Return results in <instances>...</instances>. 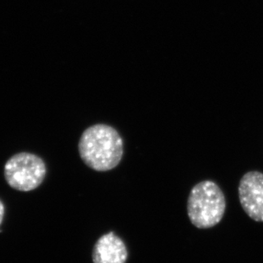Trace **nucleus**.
Returning <instances> with one entry per match:
<instances>
[{
  "label": "nucleus",
  "mask_w": 263,
  "mask_h": 263,
  "mask_svg": "<svg viewBox=\"0 0 263 263\" xmlns=\"http://www.w3.org/2000/svg\"><path fill=\"white\" fill-rule=\"evenodd\" d=\"M79 152L89 168L96 172H108L121 161L124 142L115 128L107 124H95L83 132Z\"/></svg>",
  "instance_id": "f257e3e1"
},
{
  "label": "nucleus",
  "mask_w": 263,
  "mask_h": 263,
  "mask_svg": "<svg viewBox=\"0 0 263 263\" xmlns=\"http://www.w3.org/2000/svg\"><path fill=\"white\" fill-rule=\"evenodd\" d=\"M225 208L223 193L213 181L199 182L189 194L187 214L192 223L198 229L216 226L223 217Z\"/></svg>",
  "instance_id": "f03ea898"
},
{
  "label": "nucleus",
  "mask_w": 263,
  "mask_h": 263,
  "mask_svg": "<svg viewBox=\"0 0 263 263\" xmlns=\"http://www.w3.org/2000/svg\"><path fill=\"white\" fill-rule=\"evenodd\" d=\"M46 176V165L40 157L20 153L8 159L5 165L7 183L17 191L29 192L42 184Z\"/></svg>",
  "instance_id": "7ed1b4c3"
},
{
  "label": "nucleus",
  "mask_w": 263,
  "mask_h": 263,
  "mask_svg": "<svg viewBox=\"0 0 263 263\" xmlns=\"http://www.w3.org/2000/svg\"><path fill=\"white\" fill-rule=\"evenodd\" d=\"M238 197L243 211L254 221H263V174L251 172L242 177Z\"/></svg>",
  "instance_id": "20e7f679"
},
{
  "label": "nucleus",
  "mask_w": 263,
  "mask_h": 263,
  "mask_svg": "<svg viewBox=\"0 0 263 263\" xmlns=\"http://www.w3.org/2000/svg\"><path fill=\"white\" fill-rule=\"evenodd\" d=\"M127 259L126 246L114 232L100 237L95 243L92 252L94 263H125Z\"/></svg>",
  "instance_id": "39448f33"
},
{
  "label": "nucleus",
  "mask_w": 263,
  "mask_h": 263,
  "mask_svg": "<svg viewBox=\"0 0 263 263\" xmlns=\"http://www.w3.org/2000/svg\"><path fill=\"white\" fill-rule=\"evenodd\" d=\"M4 216H5V205L3 204L2 201L0 200V225H1L3 220H4Z\"/></svg>",
  "instance_id": "423d86ee"
}]
</instances>
